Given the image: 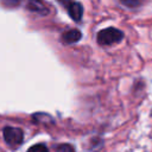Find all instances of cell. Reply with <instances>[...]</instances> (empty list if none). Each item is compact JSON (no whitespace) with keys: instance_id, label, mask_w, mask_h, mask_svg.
<instances>
[{"instance_id":"1","label":"cell","mask_w":152,"mask_h":152,"mask_svg":"<svg viewBox=\"0 0 152 152\" xmlns=\"http://www.w3.org/2000/svg\"><path fill=\"white\" fill-rule=\"evenodd\" d=\"M124 38V33L115 28V27H108L104 30H101L97 33V43L101 45H112L121 42Z\"/></svg>"},{"instance_id":"2","label":"cell","mask_w":152,"mask_h":152,"mask_svg":"<svg viewBox=\"0 0 152 152\" xmlns=\"http://www.w3.org/2000/svg\"><path fill=\"white\" fill-rule=\"evenodd\" d=\"M2 135L5 142L11 147L19 146L24 140V133L18 127H11V126L5 127L2 129Z\"/></svg>"},{"instance_id":"3","label":"cell","mask_w":152,"mask_h":152,"mask_svg":"<svg viewBox=\"0 0 152 152\" xmlns=\"http://www.w3.org/2000/svg\"><path fill=\"white\" fill-rule=\"evenodd\" d=\"M65 8H68V13L69 15L71 17L72 20L75 21H80L82 19V15H83V7L80 2H75V1H71Z\"/></svg>"},{"instance_id":"4","label":"cell","mask_w":152,"mask_h":152,"mask_svg":"<svg viewBox=\"0 0 152 152\" xmlns=\"http://www.w3.org/2000/svg\"><path fill=\"white\" fill-rule=\"evenodd\" d=\"M81 37H82V33L76 28H72V30L65 31L62 34V42L65 44H72V43L78 42L81 39Z\"/></svg>"},{"instance_id":"5","label":"cell","mask_w":152,"mask_h":152,"mask_svg":"<svg viewBox=\"0 0 152 152\" xmlns=\"http://www.w3.org/2000/svg\"><path fill=\"white\" fill-rule=\"evenodd\" d=\"M27 8H30V11L40 13V14H46V7L39 1V0H27Z\"/></svg>"},{"instance_id":"6","label":"cell","mask_w":152,"mask_h":152,"mask_svg":"<svg viewBox=\"0 0 152 152\" xmlns=\"http://www.w3.org/2000/svg\"><path fill=\"white\" fill-rule=\"evenodd\" d=\"M121 4H124L127 7L133 8V7H137L140 5V0H121Z\"/></svg>"},{"instance_id":"7","label":"cell","mask_w":152,"mask_h":152,"mask_svg":"<svg viewBox=\"0 0 152 152\" xmlns=\"http://www.w3.org/2000/svg\"><path fill=\"white\" fill-rule=\"evenodd\" d=\"M28 151H44V152H46L48 147L45 145H43V144H38V145H34V146L30 147Z\"/></svg>"},{"instance_id":"8","label":"cell","mask_w":152,"mask_h":152,"mask_svg":"<svg viewBox=\"0 0 152 152\" xmlns=\"http://www.w3.org/2000/svg\"><path fill=\"white\" fill-rule=\"evenodd\" d=\"M56 150H58V151H62V150L63 151H72L74 147L70 146V145H61V146H57Z\"/></svg>"}]
</instances>
